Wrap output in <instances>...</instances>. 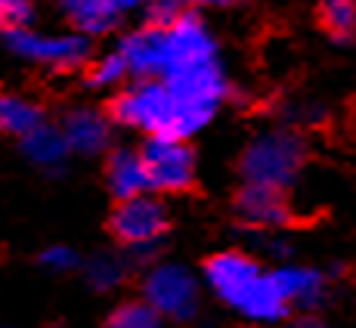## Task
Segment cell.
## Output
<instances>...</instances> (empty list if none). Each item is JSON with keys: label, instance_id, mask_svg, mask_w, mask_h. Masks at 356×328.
I'll use <instances>...</instances> for the list:
<instances>
[{"label": "cell", "instance_id": "24", "mask_svg": "<svg viewBox=\"0 0 356 328\" xmlns=\"http://www.w3.org/2000/svg\"><path fill=\"white\" fill-rule=\"evenodd\" d=\"M198 3H204V6H236L238 0H198Z\"/></svg>", "mask_w": 356, "mask_h": 328}, {"label": "cell", "instance_id": "5", "mask_svg": "<svg viewBox=\"0 0 356 328\" xmlns=\"http://www.w3.org/2000/svg\"><path fill=\"white\" fill-rule=\"evenodd\" d=\"M0 40L22 63L50 68V72H78L93 63V40L74 31L47 34L34 28H6Z\"/></svg>", "mask_w": 356, "mask_h": 328}, {"label": "cell", "instance_id": "14", "mask_svg": "<svg viewBox=\"0 0 356 328\" xmlns=\"http://www.w3.org/2000/svg\"><path fill=\"white\" fill-rule=\"evenodd\" d=\"M84 282L93 291H115L127 282V276L134 272L127 251H97V254L84 257Z\"/></svg>", "mask_w": 356, "mask_h": 328}, {"label": "cell", "instance_id": "23", "mask_svg": "<svg viewBox=\"0 0 356 328\" xmlns=\"http://www.w3.org/2000/svg\"><path fill=\"white\" fill-rule=\"evenodd\" d=\"M285 328H328L325 322H319L316 316H298L291 322H285Z\"/></svg>", "mask_w": 356, "mask_h": 328}, {"label": "cell", "instance_id": "6", "mask_svg": "<svg viewBox=\"0 0 356 328\" xmlns=\"http://www.w3.org/2000/svg\"><path fill=\"white\" fill-rule=\"evenodd\" d=\"M108 229L124 251L161 248V238L170 229V214L161 198L146 192L115 204L112 217H108Z\"/></svg>", "mask_w": 356, "mask_h": 328}, {"label": "cell", "instance_id": "1", "mask_svg": "<svg viewBox=\"0 0 356 328\" xmlns=\"http://www.w3.org/2000/svg\"><path fill=\"white\" fill-rule=\"evenodd\" d=\"M204 282L238 316L257 325H273L289 319V300L279 291L273 272H264L260 263L245 251H217L204 261Z\"/></svg>", "mask_w": 356, "mask_h": 328}, {"label": "cell", "instance_id": "27", "mask_svg": "<svg viewBox=\"0 0 356 328\" xmlns=\"http://www.w3.org/2000/svg\"><path fill=\"white\" fill-rule=\"evenodd\" d=\"M0 28H3V19H0Z\"/></svg>", "mask_w": 356, "mask_h": 328}, {"label": "cell", "instance_id": "17", "mask_svg": "<svg viewBox=\"0 0 356 328\" xmlns=\"http://www.w3.org/2000/svg\"><path fill=\"white\" fill-rule=\"evenodd\" d=\"M127 78L130 68L127 59L118 53V47L102 53V56H93V63L87 65V84L97 90H121V87H127Z\"/></svg>", "mask_w": 356, "mask_h": 328}, {"label": "cell", "instance_id": "7", "mask_svg": "<svg viewBox=\"0 0 356 328\" xmlns=\"http://www.w3.org/2000/svg\"><path fill=\"white\" fill-rule=\"evenodd\" d=\"M143 164L149 174V189L159 195H177L193 189L195 155L186 140L177 136H146L140 146Z\"/></svg>", "mask_w": 356, "mask_h": 328}, {"label": "cell", "instance_id": "15", "mask_svg": "<svg viewBox=\"0 0 356 328\" xmlns=\"http://www.w3.org/2000/svg\"><path fill=\"white\" fill-rule=\"evenodd\" d=\"M44 121V108L34 99L22 93H0V133L22 140L31 131H38Z\"/></svg>", "mask_w": 356, "mask_h": 328}, {"label": "cell", "instance_id": "13", "mask_svg": "<svg viewBox=\"0 0 356 328\" xmlns=\"http://www.w3.org/2000/svg\"><path fill=\"white\" fill-rule=\"evenodd\" d=\"M279 291L285 295L289 306H298V310H316L323 306V300L328 295V279L313 266H279L273 272Z\"/></svg>", "mask_w": 356, "mask_h": 328}, {"label": "cell", "instance_id": "3", "mask_svg": "<svg viewBox=\"0 0 356 328\" xmlns=\"http://www.w3.org/2000/svg\"><path fill=\"white\" fill-rule=\"evenodd\" d=\"M307 164V142L294 131H266L254 136L238 155V174L245 183L270 189H289Z\"/></svg>", "mask_w": 356, "mask_h": 328}, {"label": "cell", "instance_id": "21", "mask_svg": "<svg viewBox=\"0 0 356 328\" xmlns=\"http://www.w3.org/2000/svg\"><path fill=\"white\" fill-rule=\"evenodd\" d=\"M183 6H177L174 0H152V3L146 6V25L149 28H170V25H177V19L183 16Z\"/></svg>", "mask_w": 356, "mask_h": 328}, {"label": "cell", "instance_id": "19", "mask_svg": "<svg viewBox=\"0 0 356 328\" xmlns=\"http://www.w3.org/2000/svg\"><path fill=\"white\" fill-rule=\"evenodd\" d=\"M38 263L44 266L47 272H53V276H68V272H74V270H84V257H81L72 245H47V248L40 251Z\"/></svg>", "mask_w": 356, "mask_h": 328}, {"label": "cell", "instance_id": "28", "mask_svg": "<svg viewBox=\"0 0 356 328\" xmlns=\"http://www.w3.org/2000/svg\"><path fill=\"white\" fill-rule=\"evenodd\" d=\"M257 328H266V325H257Z\"/></svg>", "mask_w": 356, "mask_h": 328}, {"label": "cell", "instance_id": "18", "mask_svg": "<svg viewBox=\"0 0 356 328\" xmlns=\"http://www.w3.org/2000/svg\"><path fill=\"white\" fill-rule=\"evenodd\" d=\"M106 328H164V319L143 297L121 300L106 319Z\"/></svg>", "mask_w": 356, "mask_h": 328}, {"label": "cell", "instance_id": "2", "mask_svg": "<svg viewBox=\"0 0 356 328\" xmlns=\"http://www.w3.org/2000/svg\"><path fill=\"white\" fill-rule=\"evenodd\" d=\"M108 115L115 124L127 127V131H140L146 136H177V140L193 136L180 99L159 78L134 81V84L121 87L108 106Z\"/></svg>", "mask_w": 356, "mask_h": 328}, {"label": "cell", "instance_id": "22", "mask_svg": "<svg viewBox=\"0 0 356 328\" xmlns=\"http://www.w3.org/2000/svg\"><path fill=\"white\" fill-rule=\"evenodd\" d=\"M152 0H112V6L124 16V13H136V10H146Z\"/></svg>", "mask_w": 356, "mask_h": 328}, {"label": "cell", "instance_id": "20", "mask_svg": "<svg viewBox=\"0 0 356 328\" xmlns=\"http://www.w3.org/2000/svg\"><path fill=\"white\" fill-rule=\"evenodd\" d=\"M0 19L6 28H31L34 0H0Z\"/></svg>", "mask_w": 356, "mask_h": 328}, {"label": "cell", "instance_id": "26", "mask_svg": "<svg viewBox=\"0 0 356 328\" xmlns=\"http://www.w3.org/2000/svg\"><path fill=\"white\" fill-rule=\"evenodd\" d=\"M50 328H65V325H50Z\"/></svg>", "mask_w": 356, "mask_h": 328}, {"label": "cell", "instance_id": "9", "mask_svg": "<svg viewBox=\"0 0 356 328\" xmlns=\"http://www.w3.org/2000/svg\"><path fill=\"white\" fill-rule=\"evenodd\" d=\"M232 208L238 220L251 229H282L291 220V204L282 189L254 186V183H242Z\"/></svg>", "mask_w": 356, "mask_h": 328}, {"label": "cell", "instance_id": "8", "mask_svg": "<svg viewBox=\"0 0 356 328\" xmlns=\"http://www.w3.org/2000/svg\"><path fill=\"white\" fill-rule=\"evenodd\" d=\"M112 124H115L112 115L99 112L93 106L68 108L63 121H59L72 155H84V158H97V155L112 152Z\"/></svg>", "mask_w": 356, "mask_h": 328}, {"label": "cell", "instance_id": "4", "mask_svg": "<svg viewBox=\"0 0 356 328\" xmlns=\"http://www.w3.org/2000/svg\"><path fill=\"white\" fill-rule=\"evenodd\" d=\"M140 297L164 322L189 325L202 313V285H198L195 272L174 261H159L149 270H143Z\"/></svg>", "mask_w": 356, "mask_h": 328}, {"label": "cell", "instance_id": "16", "mask_svg": "<svg viewBox=\"0 0 356 328\" xmlns=\"http://www.w3.org/2000/svg\"><path fill=\"white\" fill-rule=\"evenodd\" d=\"M316 19L332 40L347 44L356 38V0H319Z\"/></svg>", "mask_w": 356, "mask_h": 328}, {"label": "cell", "instance_id": "12", "mask_svg": "<svg viewBox=\"0 0 356 328\" xmlns=\"http://www.w3.org/2000/svg\"><path fill=\"white\" fill-rule=\"evenodd\" d=\"M19 149H22V155L29 158V164L40 167L50 177L63 174L68 158H72V149H68V142H65L63 127L53 124V121H44L38 131L22 136V140H19Z\"/></svg>", "mask_w": 356, "mask_h": 328}, {"label": "cell", "instance_id": "11", "mask_svg": "<svg viewBox=\"0 0 356 328\" xmlns=\"http://www.w3.org/2000/svg\"><path fill=\"white\" fill-rule=\"evenodd\" d=\"M106 186L118 202L152 192V189H149V174H146V164H143L140 149L121 146V149H112V152L106 155Z\"/></svg>", "mask_w": 356, "mask_h": 328}, {"label": "cell", "instance_id": "25", "mask_svg": "<svg viewBox=\"0 0 356 328\" xmlns=\"http://www.w3.org/2000/svg\"><path fill=\"white\" fill-rule=\"evenodd\" d=\"M177 6H183V10H186V6H193V3H198V0H174Z\"/></svg>", "mask_w": 356, "mask_h": 328}, {"label": "cell", "instance_id": "10", "mask_svg": "<svg viewBox=\"0 0 356 328\" xmlns=\"http://www.w3.org/2000/svg\"><path fill=\"white\" fill-rule=\"evenodd\" d=\"M53 3L68 28L90 40L112 34L121 25V13L112 6V0H53Z\"/></svg>", "mask_w": 356, "mask_h": 328}]
</instances>
